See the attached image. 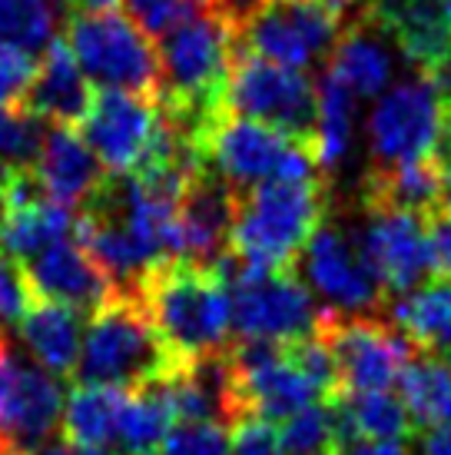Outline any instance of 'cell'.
<instances>
[{"label":"cell","instance_id":"6da1fadb","mask_svg":"<svg viewBox=\"0 0 451 455\" xmlns=\"http://www.w3.org/2000/svg\"><path fill=\"white\" fill-rule=\"evenodd\" d=\"M137 292L179 363L206 359L233 346V303L219 263L166 259L139 279Z\"/></svg>","mask_w":451,"mask_h":455},{"label":"cell","instance_id":"7a4b0ae2","mask_svg":"<svg viewBox=\"0 0 451 455\" xmlns=\"http://www.w3.org/2000/svg\"><path fill=\"white\" fill-rule=\"evenodd\" d=\"M326 223V183L319 177L269 180L236 190L229 256L259 269H296Z\"/></svg>","mask_w":451,"mask_h":455},{"label":"cell","instance_id":"3957f363","mask_svg":"<svg viewBox=\"0 0 451 455\" xmlns=\"http://www.w3.org/2000/svg\"><path fill=\"white\" fill-rule=\"evenodd\" d=\"M179 366L186 363H179L163 342L139 292L116 290L107 303L90 313L74 379L90 386L139 389L166 379Z\"/></svg>","mask_w":451,"mask_h":455},{"label":"cell","instance_id":"277c9868","mask_svg":"<svg viewBox=\"0 0 451 455\" xmlns=\"http://www.w3.org/2000/svg\"><path fill=\"white\" fill-rule=\"evenodd\" d=\"M233 303V336L249 342H296L315 336L322 306L296 269L242 266L233 256L219 259Z\"/></svg>","mask_w":451,"mask_h":455},{"label":"cell","instance_id":"5b68a950","mask_svg":"<svg viewBox=\"0 0 451 455\" xmlns=\"http://www.w3.org/2000/svg\"><path fill=\"white\" fill-rule=\"evenodd\" d=\"M67 44L90 80L110 90L160 97V51L133 17L110 11H74Z\"/></svg>","mask_w":451,"mask_h":455},{"label":"cell","instance_id":"8992f818","mask_svg":"<svg viewBox=\"0 0 451 455\" xmlns=\"http://www.w3.org/2000/svg\"><path fill=\"white\" fill-rule=\"evenodd\" d=\"M226 103L233 114L269 124L313 150L319 124V87L299 67L276 64L239 47L226 87Z\"/></svg>","mask_w":451,"mask_h":455},{"label":"cell","instance_id":"52a82bcc","mask_svg":"<svg viewBox=\"0 0 451 455\" xmlns=\"http://www.w3.org/2000/svg\"><path fill=\"white\" fill-rule=\"evenodd\" d=\"M206 160L233 190H249L269 180L319 177V164L305 143L233 110H226L210 130Z\"/></svg>","mask_w":451,"mask_h":455},{"label":"cell","instance_id":"ba28073f","mask_svg":"<svg viewBox=\"0 0 451 455\" xmlns=\"http://www.w3.org/2000/svg\"><path fill=\"white\" fill-rule=\"evenodd\" d=\"M345 13L338 0H263L239 30V47L305 70L336 47Z\"/></svg>","mask_w":451,"mask_h":455},{"label":"cell","instance_id":"9c48e42d","mask_svg":"<svg viewBox=\"0 0 451 455\" xmlns=\"http://www.w3.org/2000/svg\"><path fill=\"white\" fill-rule=\"evenodd\" d=\"M57 376L24 355L11 336H0V449L7 455H37L63 419Z\"/></svg>","mask_w":451,"mask_h":455},{"label":"cell","instance_id":"30bf717a","mask_svg":"<svg viewBox=\"0 0 451 455\" xmlns=\"http://www.w3.org/2000/svg\"><path fill=\"white\" fill-rule=\"evenodd\" d=\"M336 355L342 392L352 389H392L399 386L401 369L415 355V346L392 319L372 313H338L322 306L315 329Z\"/></svg>","mask_w":451,"mask_h":455},{"label":"cell","instance_id":"8fae6325","mask_svg":"<svg viewBox=\"0 0 451 455\" xmlns=\"http://www.w3.org/2000/svg\"><path fill=\"white\" fill-rule=\"evenodd\" d=\"M160 127V97L103 87V93H93L80 133L90 143V150L100 156L107 173H139L156 150Z\"/></svg>","mask_w":451,"mask_h":455},{"label":"cell","instance_id":"7c38bea8","mask_svg":"<svg viewBox=\"0 0 451 455\" xmlns=\"http://www.w3.org/2000/svg\"><path fill=\"white\" fill-rule=\"evenodd\" d=\"M229 369L242 416H263L279 426L309 403H319L315 389L289 353V342L233 339Z\"/></svg>","mask_w":451,"mask_h":455},{"label":"cell","instance_id":"4fadbf2b","mask_svg":"<svg viewBox=\"0 0 451 455\" xmlns=\"http://www.w3.org/2000/svg\"><path fill=\"white\" fill-rule=\"evenodd\" d=\"M441 127V100L425 74L392 87L368 116V143L376 166L412 164L431 156Z\"/></svg>","mask_w":451,"mask_h":455},{"label":"cell","instance_id":"5bb4252c","mask_svg":"<svg viewBox=\"0 0 451 455\" xmlns=\"http://www.w3.org/2000/svg\"><path fill=\"white\" fill-rule=\"evenodd\" d=\"M355 243L376 269L385 296H405L435 276L428 216L408 210H365V227L355 229Z\"/></svg>","mask_w":451,"mask_h":455},{"label":"cell","instance_id":"9a60e30c","mask_svg":"<svg viewBox=\"0 0 451 455\" xmlns=\"http://www.w3.org/2000/svg\"><path fill=\"white\" fill-rule=\"evenodd\" d=\"M299 263L309 286L338 313H372L389 306V296L359 250L355 233L345 236L342 229L322 223L313 233Z\"/></svg>","mask_w":451,"mask_h":455},{"label":"cell","instance_id":"2e32d148","mask_svg":"<svg viewBox=\"0 0 451 455\" xmlns=\"http://www.w3.org/2000/svg\"><path fill=\"white\" fill-rule=\"evenodd\" d=\"M236 213V190L213 166H200L176 203V243L179 259L216 266L229 256V233Z\"/></svg>","mask_w":451,"mask_h":455},{"label":"cell","instance_id":"e0dca14e","mask_svg":"<svg viewBox=\"0 0 451 455\" xmlns=\"http://www.w3.org/2000/svg\"><path fill=\"white\" fill-rule=\"evenodd\" d=\"M24 273L37 296L53 303L74 306L76 313H93L113 292L120 290L113 276L93 256L83 250L80 240H60L47 246L44 253L27 259Z\"/></svg>","mask_w":451,"mask_h":455},{"label":"cell","instance_id":"ac0fdd59","mask_svg":"<svg viewBox=\"0 0 451 455\" xmlns=\"http://www.w3.org/2000/svg\"><path fill=\"white\" fill-rule=\"evenodd\" d=\"M365 20L385 34L422 74L451 53V30L441 0H365Z\"/></svg>","mask_w":451,"mask_h":455},{"label":"cell","instance_id":"d6986e66","mask_svg":"<svg viewBox=\"0 0 451 455\" xmlns=\"http://www.w3.org/2000/svg\"><path fill=\"white\" fill-rule=\"evenodd\" d=\"M34 173H37L40 190L60 206L80 210L93 193L103 187V180L110 177L100 156L90 150L83 133L67 124H53L44 133L40 153L34 160Z\"/></svg>","mask_w":451,"mask_h":455},{"label":"cell","instance_id":"ffe728a7","mask_svg":"<svg viewBox=\"0 0 451 455\" xmlns=\"http://www.w3.org/2000/svg\"><path fill=\"white\" fill-rule=\"evenodd\" d=\"M90 103H93V90L87 84L83 67L76 64V57L67 40L53 37L37 67V80L30 87L24 110L37 114L40 120L80 127L83 116L90 114Z\"/></svg>","mask_w":451,"mask_h":455},{"label":"cell","instance_id":"44dd1931","mask_svg":"<svg viewBox=\"0 0 451 455\" xmlns=\"http://www.w3.org/2000/svg\"><path fill=\"white\" fill-rule=\"evenodd\" d=\"M17 332L24 339L27 353L47 372H53L57 379H74L80 349H83V319L74 306L34 296L17 323Z\"/></svg>","mask_w":451,"mask_h":455},{"label":"cell","instance_id":"7402d4cb","mask_svg":"<svg viewBox=\"0 0 451 455\" xmlns=\"http://www.w3.org/2000/svg\"><path fill=\"white\" fill-rule=\"evenodd\" d=\"M389 319L428 359L451 366V276L415 286L389 303Z\"/></svg>","mask_w":451,"mask_h":455},{"label":"cell","instance_id":"603a6c76","mask_svg":"<svg viewBox=\"0 0 451 455\" xmlns=\"http://www.w3.org/2000/svg\"><path fill=\"white\" fill-rule=\"evenodd\" d=\"M448 190V180L435 164V156H422L399 166H372L365 177V210H408L431 216Z\"/></svg>","mask_w":451,"mask_h":455},{"label":"cell","instance_id":"cb8c5ba5","mask_svg":"<svg viewBox=\"0 0 451 455\" xmlns=\"http://www.w3.org/2000/svg\"><path fill=\"white\" fill-rule=\"evenodd\" d=\"M74 220L70 206H60L47 193H37L0 216V250L13 263H27L47 246L67 240V233H74Z\"/></svg>","mask_w":451,"mask_h":455},{"label":"cell","instance_id":"d4e9b609","mask_svg":"<svg viewBox=\"0 0 451 455\" xmlns=\"http://www.w3.org/2000/svg\"><path fill=\"white\" fill-rule=\"evenodd\" d=\"M126 392L120 386H90L76 382V389L67 395L60 419V435L74 445L87 449H116L120 422H123Z\"/></svg>","mask_w":451,"mask_h":455},{"label":"cell","instance_id":"484cf974","mask_svg":"<svg viewBox=\"0 0 451 455\" xmlns=\"http://www.w3.org/2000/svg\"><path fill=\"white\" fill-rule=\"evenodd\" d=\"M382 34L376 27L362 20L355 27H345L342 37L336 40L332 47V57H328V70L342 84V87L352 90V97L359 100H368V97H378L392 76V57L382 44Z\"/></svg>","mask_w":451,"mask_h":455},{"label":"cell","instance_id":"4316f807","mask_svg":"<svg viewBox=\"0 0 451 455\" xmlns=\"http://www.w3.org/2000/svg\"><path fill=\"white\" fill-rule=\"evenodd\" d=\"M332 409L338 416L342 439H408L415 432L408 405L392 389L338 392Z\"/></svg>","mask_w":451,"mask_h":455},{"label":"cell","instance_id":"83f0119b","mask_svg":"<svg viewBox=\"0 0 451 455\" xmlns=\"http://www.w3.org/2000/svg\"><path fill=\"white\" fill-rule=\"evenodd\" d=\"M173 422H176L173 405H170L160 382L130 389L126 392L123 422H120L116 449H120V455L153 452V449H160V443L166 439V432L173 429Z\"/></svg>","mask_w":451,"mask_h":455},{"label":"cell","instance_id":"f1b7e54d","mask_svg":"<svg viewBox=\"0 0 451 455\" xmlns=\"http://www.w3.org/2000/svg\"><path fill=\"white\" fill-rule=\"evenodd\" d=\"M352 120H355V97H352V90L342 87L332 74H326L319 80V124H315L313 143L319 170H332L349 153Z\"/></svg>","mask_w":451,"mask_h":455},{"label":"cell","instance_id":"f546056e","mask_svg":"<svg viewBox=\"0 0 451 455\" xmlns=\"http://www.w3.org/2000/svg\"><path fill=\"white\" fill-rule=\"evenodd\" d=\"M279 439L286 455H332L336 452L342 429L332 403H309L305 409L292 412L279 422Z\"/></svg>","mask_w":451,"mask_h":455},{"label":"cell","instance_id":"4dcf8cb0","mask_svg":"<svg viewBox=\"0 0 451 455\" xmlns=\"http://www.w3.org/2000/svg\"><path fill=\"white\" fill-rule=\"evenodd\" d=\"M53 0H0V47L40 51L53 40Z\"/></svg>","mask_w":451,"mask_h":455},{"label":"cell","instance_id":"1f68e13d","mask_svg":"<svg viewBox=\"0 0 451 455\" xmlns=\"http://www.w3.org/2000/svg\"><path fill=\"white\" fill-rule=\"evenodd\" d=\"M44 124L30 110H7L0 107V170L34 166L44 143Z\"/></svg>","mask_w":451,"mask_h":455},{"label":"cell","instance_id":"d6a6232c","mask_svg":"<svg viewBox=\"0 0 451 455\" xmlns=\"http://www.w3.org/2000/svg\"><path fill=\"white\" fill-rule=\"evenodd\" d=\"M163 455H233V435L223 422L179 419L160 443Z\"/></svg>","mask_w":451,"mask_h":455},{"label":"cell","instance_id":"836d02e7","mask_svg":"<svg viewBox=\"0 0 451 455\" xmlns=\"http://www.w3.org/2000/svg\"><path fill=\"white\" fill-rule=\"evenodd\" d=\"M37 57L24 47H0V107L24 110L37 80Z\"/></svg>","mask_w":451,"mask_h":455},{"label":"cell","instance_id":"e575fe53","mask_svg":"<svg viewBox=\"0 0 451 455\" xmlns=\"http://www.w3.org/2000/svg\"><path fill=\"white\" fill-rule=\"evenodd\" d=\"M210 0H123V7L130 11V17L137 20L153 40L163 37L170 27L183 24L186 17H193L196 11H202Z\"/></svg>","mask_w":451,"mask_h":455},{"label":"cell","instance_id":"d590c367","mask_svg":"<svg viewBox=\"0 0 451 455\" xmlns=\"http://www.w3.org/2000/svg\"><path fill=\"white\" fill-rule=\"evenodd\" d=\"M229 429H233V455H286L282 439H279V426L269 419L242 416Z\"/></svg>","mask_w":451,"mask_h":455},{"label":"cell","instance_id":"8d00e7d4","mask_svg":"<svg viewBox=\"0 0 451 455\" xmlns=\"http://www.w3.org/2000/svg\"><path fill=\"white\" fill-rule=\"evenodd\" d=\"M428 240H431L435 276H451V183L435 206V213L428 216Z\"/></svg>","mask_w":451,"mask_h":455},{"label":"cell","instance_id":"74e56055","mask_svg":"<svg viewBox=\"0 0 451 455\" xmlns=\"http://www.w3.org/2000/svg\"><path fill=\"white\" fill-rule=\"evenodd\" d=\"M332 455H412L401 439H342Z\"/></svg>","mask_w":451,"mask_h":455},{"label":"cell","instance_id":"f35d334b","mask_svg":"<svg viewBox=\"0 0 451 455\" xmlns=\"http://www.w3.org/2000/svg\"><path fill=\"white\" fill-rule=\"evenodd\" d=\"M431 156H435V164L441 166L445 180L451 183V114L448 110H441V127H439V140H435Z\"/></svg>","mask_w":451,"mask_h":455},{"label":"cell","instance_id":"ab89813d","mask_svg":"<svg viewBox=\"0 0 451 455\" xmlns=\"http://www.w3.org/2000/svg\"><path fill=\"white\" fill-rule=\"evenodd\" d=\"M425 76L435 84V93H439V100H441V110H448V114H451V53L445 57V60H439V64L431 67Z\"/></svg>","mask_w":451,"mask_h":455},{"label":"cell","instance_id":"60d3db41","mask_svg":"<svg viewBox=\"0 0 451 455\" xmlns=\"http://www.w3.org/2000/svg\"><path fill=\"white\" fill-rule=\"evenodd\" d=\"M422 455H451V429L448 426L422 432Z\"/></svg>","mask_w":451,"mask_h":455},{"label":"cell","instance_id":"b9f144b4","mask_svg":"<svg viewBox=\"0 0 451 455\" xmlns=\"http://www.w3.org/2000/svg\"><path fill=\"white\" fill-rule=\"evenodd\" d=\"M37 455H107L103 449H87V445H74L60 439V443H47Z\"/></svg>","mask_w":451,"mask_h":455},{"label":"cell","instance_id":"7bdbcfd3","mask_svg":"<svg viewBox=\"0 0 451 455\" xmlns=\"http://www.w3.org/2000/svg\"><path fill=\"white\" fill-rule=\"evenodd\" d=\"M441 7H445V20H448V30H451V0H441Z\"/></svg>","mask_w":451,"mask_h":455},{"label":"cell","instance_id":"ee69618b","mask_svg":"<svg viewBox=\"0 0 451 455\" xmlns=\"http://www.w3.org/2000/svg\"><path fill=\"white\" fill-rule=\"evenodd\" d=\"M338 4H345V7H352V0H338Z\"/></svg>","mask_w":451,"mask_h":455},{"label":"cell","instance_id":"f6af8a7d","mask_svg":"<svg viewBox=\"0 0 451 455\" xmlns=\"http://www.w3.org/2000/svg\"><path fill=\"white\" fill-rule=\"evenodd\" d=\"M0 263H4V250H0Z\"/></svg>","mask_w":451,"mask_h":455},{"label":"cell","instance_id":"bcb514c9","mask_svg":"<svg viewBox=\"0 0 451 455\" xmlns=\"http://www.w3.org/2000/svg\"><path fill=\"white\" fill-rule=\"evenodd\" d=\"M0 455H7V452H4V449H0Z\"/></svg>","mask_w":451,"mask_h":455},{"label":"cell","instance_id":"7dc6e473","mask_svg":"<svg viewBox=\"0 0 451 455\" xmlns=\"http://www.w3.org/2000/svg\"><path fill=\"white\" fill-rule=\"evenodd\" d=\"M143 455H153V452H143Z\"/></svg>","mask_w":451,"mask_h":455}]
</instances>
